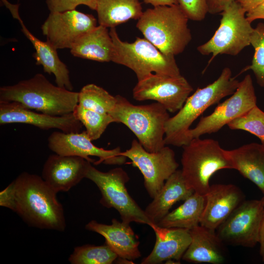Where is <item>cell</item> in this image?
I'll list each match as a JSON object with an SVG mask.
<instances>
[{"label": "cell", "instance_id": "cell-9", "mask_svg": "<svg viewBox=\"0 0 264 264\" xmlns=\"http://www.w3.org/2000/svg\"><path fill=\"white\" fill-rule=\"evenodd\" d=\"M86 178L93 182L98 188L101 194L100 203L106 208L115 209L123 222L127 223L135 222L148 225L152 223L144 210L129 194L126 183L130 178L122 168H115L104 172L90 164Z\"/></svg>", "mask_w": 264, "mask_h": 264}, {"label": "cell", "instance_id": "cell-4", "mask_svg": "<svg viewBox=\"0 0 264 264\" xmlns=\"http://www.w3.org/2000/svg\"><path fill=\"white\" fill-rule=\"evenodd\" d=\"M188 20L178 4L157 6L143 12L136 27L161 52L175 56L192 40Z\"/></svg>", "mask_w": 264, "mask_h": 264}, {"label": "cell", "instance_id": "cell-17", "mask_svg": "<svg viewBox=\"0 0 264 264\" xmlns=\"http://www.w3.org/2000/svg\"><path fill=\"white\" fill-rule=\"evenodd\" d=\"M90 164L79 156L51 154L43 166L42 177L57 193L67 192L86 178Z\"/></svg>", "mask_w": 264, "mask_h": 264}, {"label": "cell", "instance_id": "cell-25", "mask_svg": "<svg viewBox=\"0 0 264 264\" xmlns=\"http://www.w3.org/2000/svg\"><path fill=\"white\" fill-rule=\"evenodd\" d=\"M113 42L108 28L100 25L81 36L70 49L75 57L108 62L111 61Z\"/></svg>", "mask_w": 264, "mask_h": 264}, {"label": "cell", "instance_id": "cell-31", "mask_svg": "<svg viewBox=\"0 0 264 264\" xmlns=\"http://www.w3.org/2000/svg\"><path fill=\"white\" fill-rule=\"evenodd\" d=\"M250 44L254 49L251 64L244 68L240 74L248 70L253 71L257 84L264 88V23L259 22L254 28Z\"/></svg>", "mask_w": 264, "mask_h": 264}, {"label": "cell", "instance_id": "cell-13", "mask_svg": "<svg viewBox=\"0 0 264 264\" xmlns=\"http://www.w3.org/2000/svg\"><path fill=\"white\" fill-rule=\"evenodd\" d=\"M193 88L181 74L170 76L152 73L138 81L132 90L138 101L154 100L169 112L178 111L183 106Z\"/></svg>", "mask_w": 264, "mask_h": 264}, {"label": "cell", "instance_id": "cell-2", "mask_svg": "<svg viewBox=\"0 0 264 264\" xmlns=\"http://www.w3.org/2000/svg\"><path fill=\"white\" fill-rule=\"evenodd\" d=\"M79 92L52 84L42 73L0 88V102H16L40 112L62 116L73 112Z\"/></svg>", "mask_w": 264, "mask_h": 264}, {"label": "cell", "instance_id": "cell-30", "mask_svg": "<svg viewBox=\"0 0 264 264\" xmlns=\"http://www.w3.org/2000/svg\"><path fill=\"white\" fill-rule=\"evenodd\" d=\"M73 113L85 126L86 132L91 141L99 139L107 127L114 122L113 119L109 114L100 113L79 105L75 107Z\"/></svg>", "mask_w": 264, "mask_h": 264}, {"label": "cell", "instance_id": "cell-29", "mask_svg": "<svg viewBox=\"0 0 264 264\" xmlns=\"http://www.w3.org/2000/svg\"><path fill=\"white\" fill-rule=\"evenodd\" d=\"M117 255L107 245L86 244L75 247L68 261L71 264H111Z\"/></svg>", "mask_w": 264, "mask_h": 264}, {"label": "cell", "instance_id": "cell-32", "mask_svg": "<svg viewBox=\"0 0 264 264\" xmlns=\"http://www.w3.org/2000/svg\"><path fill=\"white\" fill-rule=\"evenodd\" d=\"M231 130L248 132L256 137L264 145V111L257 105L227 124Z\"/></svg>", "mask_w": 264, "mask_h": 264}, {"label": "cell", "instance_id": "cell-34", "mask_svg": "<svg viewBox=\"0 0 264 264\" xmlns=\"http://www.w3.org/2000/svg\"><path fill=\"white\" fill-rule=\"evenodd\" d=\"M50 12H62L76 9L80 5H85L92 10L96 8V0H46Z\"/></svg>", "mask_w": 264, "mask_h": 264}, {"label": "cell", "instance_id": "cell-6", "mask_svg": "<svg viewBox=\"0 0 264 264\" xmlns=\"http://www.w3.org/2000/svg\"><path fill=\"white\" fill-rule=\"evenodd\" d=\"M182 148V175L194 192L205 195L210 186L209 180L216 172L234 169L226 150L217 140L195 138Z\"/></svg>", "mask_w": 264, "mask_h": 264}, {"label": "cell", "instance_id": "cell-12", "mask_svg": "<svg viewBox=\"0 0 264 264\" xmlns=\"http://www.w3.org/2000/svg\"><path fill=\"white\" fill-rule=\"evenodd\" d=\"M257 105V97L251 76L247 74L231 96L219 104L210 115L201 117L188 132L189 142L205 134L217 132L232 120Z\"/></svg>", "mask_w": 264, "mask_h": 264}, {"label": "cell", "instance_id": "cell-19", "mask_svg": "<svg viewBox=\"0 0 264 264\" xmlns=\"http://www.w3.org/2000/svg\"><path fill=\"white\" fill-rule=\"evenodd\" d=\"M1 1L13 18L19 21L22 31L34 46L36 51L33 56L36 64L42 66L45 72L54 75L56 85L72 90L73 87L70 81L69 71L66 66L60 59L57 49L48 41L39 40L29 31L19 15V5L13 4L7 0Z\"/></svg>", "mask_w": 264, "mask_h": 264}, {"label": "cell", "instance_id": "cell-23", "mask_svg": "<svg viewBox=\"0 0 264 264\" xmlns=\"http://www.w3.org/2000/svg\"><path fill=\"white\" fill-rule=\"evenodd\" d=\"M194 193L184 180L181 170H177L146 207L145 215L152 223L156 224L170 212L174 204L185 200Z\"/></svg>", "mask_w": 264, "mask_h": 264}, {"label": "cell", "instance_id": "cell-33", "mask_svg": "<svg viewBox=\"0 0 264 264\" xmlns=\"http://www.w3.org/2000/svg\"><path fill=\"white\" fill-rule=\"evenodd\" d=\"M177 1L189 20L201 21L208 13L207 0H177Z\"/></svg>", "mask_w": 264, "mask_h": 264}, {"label": "cell", "instance_id": "cell-3", "mask_svg": "<svg viewBox=\"0 0 264 264\" xmlns=\"http://www.w3.org/2000/svg\"><path fill=\"white\" fill-rule=\"evenodd\" d=\"M240 81L232 76L229 67H224L218 78L203 88H198L189 96L176 115L165 126V145L183 147L189 142L188 132L193 123L212 105L232 95Z\"/></svg>", "mask_w": 264, "mask_h": 264}, {"label": "cell", "instance_id": "cell-18", "mask_svg": "<svg viewBox=\"0 0 264 264\" xmlns=\"http://www.w3.org/2000/svg\"><path fill=\"white\" fill-rule=\"evenodd\" d=\"M205 197L199 225L215 230L244 200L242 191L231 184L210 185Z\"/></svg>", "mask_w": 264, "mask_h": 264}, {"label": "cell", "instance_id": "cell-39", "mask_svg": "<svg viewBox=\"0 0 264 264\" xmlns=\"http://www.w3.org/2000/svg\"><path fill=\"white\" fill-rule=\"evenodd\" d=\"M259 243L260 244V254L263 261L264 262V214L260 231Z\"/></svg>", "mask_w": 264, "mask_h": 264}, {"label": "cell", "instance_id": "cell-8", "mask_svg": "<svg viewBox=\"0 0 264 264\" xmlns=\"http://www.w3.org/2000/svg\"><path fill=\"white\" fill-rule=\"evenodd\" d=\"M246 13L237 0L220 13V24L213 36L197 47L198 51L203 55L212 54L208 66L218 55L236 56L250 45L254 28L247 20Z\"/></svg>", "mask_w": 264, "mask_h": 264}, {"label": "cell", "instance_id": "cell-38", "mask_svg": "<svg viewBox=\"0 0 264 264\" xmlns=\"http://www.w3.org/2000/svg\"><path fill=\"white\" fill-rule=\"evenodd\" d=\"M147 4H151L154 7L161 5H173L178 4L177 0H142Z\"/></svg>", "mask_w": 264, "mask_h": 264}, {"label": "cell", "instance_id": "cell-5", "mask_svg": "<svg viewBox=\"0 0 264 264\" xmlns=\"http://www.w3.org/2000/svg\"><path fill=\"white\" fill-rule=\"evenodd\" d=\"M116 97L115 106L109 113L114 122L126 125L148 152H156L165 146V126L170 116L163 105L158 102L134 105L120 95Z\"/></svg>", "mask_w": 264, "mask_h": 264}, {"label": "cell", "instance_id": "cell-7", "mask_svg": "<svg viewBox=\"0 0 264 264\" xmlns=\"http://www.w3.org/2000/svg\"><path fill=\"white\" fill-rule=\"evenodd\" d=\"M110 33L113 45L111 61L133 70L138 81L152 73L180 75L175 56L164 54L146 39L137 37L130 43L119 38L115 27L110 28Z\"/></svg>", "mask_w": 264, "mask_h": 264}, {"label": "cell", "instance_id": "cell-22", "mask_svg": "<svg viewBox=\"0 0 264 264\" xmlns=\"http://www.w3.org/2000/svg\"><path fill=\"white\" fill-rule=\"evenodd\" d=\"M191 242L182 259L194 263L222 264L225 260L224 243L216 230L199 225L190 230Z\"/></svg>", "mask_w": 264, "mask_h": 264}, {"label": "cell", "instance_id": "cell-1", "mask_svg": "<svg viewBox=\"0 0 264 264\" xmlns=\"http://www.w3.org/2000/svg\"><path fill=\"white\" fill-rule=\"evenodd\" d=\"M56 195L42 177L23 172L0 192V205L16 212L31 226L64 231V211Z\"/></svg>", "mask_w": 264, "mask_h": 264}, {"label": "cell", "instance_id": "cell-26", "mask_svg": "<svg viewBox=\"0 0 264 264\" xmlns=\"http://www.w3.org/2000/svg\"><path fill=\"white\" fill-rule=\"evenodd\" d=\"M98 21L107 28L115 27L131 19L138 20L143 14L139 0H96Z\"/></svg>", "mask_w": 264, "mask_h": 264}, {"label": "cell", "instance_id": "cell-36", "mask_svg": "<svg viewBox=\"0 0 264 264\" xmlns=\"http://www.w3.org/2000/svg\"><path fill=\"white\" fill-rule=\"evenodd\" d=\"M247 20L251 23L258 19H264V1L246 13Z\"/></svg>", "mask_w": 264, "mask_h": 264}, {"label": "cell", "instance_id": "cell-24", "mask_svg": "<svg viewBox=\"0 0 264 264\" xmlns=\"http://www.w3.org/2000/svg\"><path fill=\"white\" fill-rule=\"evenodd\" d=\"M226 153L234 169L254 183L264 195V145L251 143Z\"/></svg>", "mask_w": 264, "mask_h": 264}, {"label": "cell", "instance_id": "cell-27", "mask_svg": "<svg viewBox=\"0 0 264 264\" xmlns=\"http://www.w3.org/2000/svg\"><path fill=\"white\" fill-rule=\"evenodd\" d=\"M205 204V195L194 192L183 203L169 212L156 224L163 227L193 229L200 224Z\"/></svg>", "mask_w": 264, "mask_h": 264}, {"label": "cell", "instance_id": "cell-10", "mask_svg": "<svg viewBox=\"0 0 264 264\" xmlns=\"http://www.w3.org/2000/svg\"><path fill=\"white\" fill-rule=\"evenodd\" d=\"M121 154L129 158L144 178V185L150 197L153 198L165 181L179 166L174 151L164 146L156 152L146 150L138 141L133 139L131 148Z\"/></svg>", "mask_w": 264, "mask_h": 264}, {"label": "cell", "instance_id": "cell-40", "mask_svg": "<svg viewBox=\"0 0 264 264\" xmlns=\"http://www.w3.org/2000/svg\"><path fill=\"white\" fill-rule=\"evenodd\" d=\"M261 200H262V203L264 206V195L263 196V197L261 199Z\"/></svg>", "mask_w": 264, "mask_h": 264}, {"label": "cell", "instance_id": "cell-35", "mask_svg": "<svg viewBox=\"0 0 264 264\" xmlns=\"http://www.w3.org/2000/svg\"><path fill=\"white\" fill-rule=\"evenodd\" d=\"M237 0H207L208 13H221L232 2Z\"/></svg>", "mask_w": 264, "mask_h": 264}, {"label": "cell", "instance_id": "cell-11", "mask_svg": "<svg viewBox=\"0 0 264 264\" xmlns=\"http://www.w3.org/2000/svg\"><path fill=\"white\" fill-rule=\"evenodd\" d=\"M264 214L262 200H243L216 229L224 243L253 247L259 243L260 231Z\"/></svg>", "mask_w": 264, "mask_h": 264}, {"label": "cell", "instance_id": "cell-21", "mask_svg": "<svg viewBox=\"0 0 264 264\" xmlns=\"http://www.w3.org/2000/svg\"><path fill=\"white\" fill-rule=\"evenodd\" d=\"M85 228L96 232L105 239V243L119 258L133 260L141 257L138 248L140 243L130 223L115 219L111 224L99 223L95 220L88 222Z\"/></svg>", "mask_w": 264, "mask_h": 264}, {"label": "cell", "instance_id": "cell-15", "mask_svg": "<svg viewBox=\"0 0 264 264\" xmlns=\"http://www.w3.org/2000/svg\"><path fill=\"white\" fill-rule=\"evenodd\" d=\"M96 26L97 20L92 15L74 9L50 12L41 29L46 41L56 49H70L81 36Z\"/></svg>", "mask_w": 264, "mask_h": 264}, {"label": "cell", "instance_id": "cell-20", "mask_svg": "<svg viewBox=\"0 0 264 264\" xmlns=\"http://www.w3.org/2000/svg\"><path fill=\"white\" fill-rule=\"evenodd\" d=\"M156 241L151 253L144 258L142 264H158L164 261H179L188 247L191 236L190 230L176 227H163L152 223Z\"/></svg>", "mask_w": 264, "mask_h": 264}, {"label": "cell", "instance_id": "cell-37", "mask_svg": "<svg viewBox=\"0 0 264 264\" xmlns=\"http://www.w3.org/2000/svg\"><path fill=\"white\" fill-rule=\"evenodd\" d=\"M237 1L247 13L258 6L264 1V0H237Z\"/></svg>", "mask_w": 264, "mask_h": 264}, {"label": "cell", "instance_id": "cell-14", "mask_svg": "<svg viewBox=\"0 0 264 264\" xmlns=\"http://www.w3.org/2000/svg\"><path fill=\"white\" fill-rule=\"evenodd\" d=\"M47 141L48 148L56 154L81 157L94 165L103 163L120 165L124 164L127 159L121 154L119 147L106 150L95 146L86 131L70 133L55 131L48 136Z\"/></svg>", "mask_w": 264, "mask_h": 264}, {"label": "cell", "instance_id": "cell-16", "mask_svg": "<svg viewBox=\"0 0 264 264\" xmlns=\"http://www.w3.org/2000/svg\"><path fill=\"white\" fill-rule=\"evenodd\" d=\"M22 123L40 129H57L66 133L80 132L83 125L73 112L53 116L36 112L16 102H0V125Z\"/></svg>", "mask_w": 264, "mask_h": 264}, {"label": "cell", "instance_id": "cell-28", "mask_svg": "<svg viewBox=\"0 0 264 264\" xmlns=\"http://www.w3.org/2000/svg\"><path fill=\"white\" fill-rule=\"evenodd\" d=\"M116 97L94 84L84 86L79 92V106L97 112L109 113L114 108Z\"/></svg>", "mask_w": 264, "mask_h": 264}]
</instances>
